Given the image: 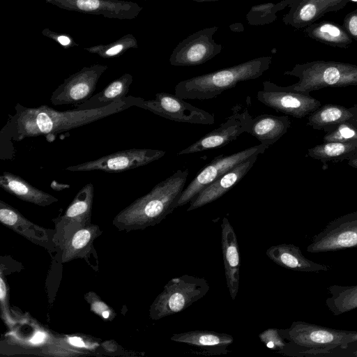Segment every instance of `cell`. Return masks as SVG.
I'll return each mask as SVG.
<instances>
[{"label":"cell","mask_w":357,"mask_h":357,"mask_svg":"<svg viewBox=\"0 0 357 357\" xmlns=\"http://www.w3.org/2000/svg\"><path fill=\"white\" fill-rule=\"evenodd\" d=\"M251 117L248 109L241 112L239 109L234 107L233 114L228 116L218 128L210 131L188 147L181 150L177 155L195 153L225 146L236 140L243 132H247Z\"/></svg>","instance_id":"obj_14"},{"label":"cell","mask_w":357,"mask_h":357,"mask_svg":"<svg viewBox=\"0 0 357 357\" xmlns=\"http://www.w3.org/2000/svg\"><path fill=\"white\" fill-rule=\"evenodd\" d=\"M102 315L105 319H107L109 317V314L108 311H103L102 312Z\"/></svg>","instance_id":"obj_41"},{"label":"cell","mask_w":357,"mask_h":357,"mask_svg":"<svg viewBox=\"0 0 357 357\" xmlns=\"http://www.w3.org/2000/svg\"><path fill=\"white\" fill-rule=\"evenodd\" d=\"M307 155L326 164L349 160L357 155V140L324 142L309 149Z\"/></svg>","instance_id":"obj_24"},{"label":"cell","mask_w":357,"mask_h":357,"mask_svg":"<svg viewBox=\"0 0 357 357\" xmlns=\"http://www.w3.org/2000/svg\"><path fill=\"white\" fill-rule=\"evenodd\" d=\"M286 340L280 354L289 356H337L357 341L356 331L322 326L305 321H294L289 328L279 329Z\"/></svg>","instance_id":"obj_3"},{"label":"cell","mask_w":357,"mask_h":357,"mask_svg":"<svg viewBox=\"0 0 357 357\" xmlns=\"http://www.w3.org/2000/svg\"><path fill=\"white\" fill-rule=\"evenodd\" d=\"M350 1V0H349ZM351 1H356L357 2V0H351Z\"/></svg>","instance_id":"obj_44"},{"label":"cell","mask_w":357,"mask_h":357,"mask_svg":"<svg viewBox=\"0 0 357 357\" xmlns=\"http://www.w3.org/2000/svg\"><path fill=\"white\" fill-rule=\"evenodd\" d=\"M268 148V146L260 144L230 155H220L215 157L184 188L178 201L177 206H182L190 202L210 183L252 155L264 153Z\"/></svg>","instance_id":"obj_9"},{"label":"cell","mask_w":357,"mask_h":357,"mask_svg":"<svg viewBox=\"0 0 357 357\" xmlns=\"http://www.w3.org/2000/svg\"><path fill=\"white\" fill-rule=\"evenodd\" d=\"M217 26L208 27L190 34L174 49L169 57L170 64L175 66L201 65L218 55L222 45L213 36Z\"/></svg>","instance_id":"obj_12"},{"label":"cell","mask_w":357,"mask_h":357,"mask_svg":"<svg viewBox=\"0 0 357 357\" xmlns=\"http://www.w3.org/2000/svg\"><path fill=\"white\" fill-rule=\"evenodd\" d=\"M220 227L226 284L231 298L234 301L239 288V247L236 232L226 217L222 219Z\"/></svg>","instance_id":"obj_17"},{"label":"cell","mask_w":357,"mask_h":357,"mask_svg":"<svg viewBox=\"0 0 357 357\" xmlns=\"http://www.w3.org/2000/svg\"><path fill=\"white\" fill-rule=\"evenodd\" d=\"M0 220L3 224L12 227L31 225L16 209L1 200L0 201Z\"/></svg>","instance_id":"obj_31"},{"label":"cell","mask_w":357,"mask_h":357,"mask_svg":"<svg viewBox=\"0 0 357 357\" xmlns=\"http://www.w3.org/2000/svg\"><path fill=\"white\" fill-rule=\"evenodd\" d=\"M357 140V121L345 122L337 125L324 136V142H344Z\"/></svg>","instance_id":"obj_30"},{"label":"cell","mask_w":357,"mask_h":357,"mask_svg":"<svg viewBox=\"0 0 357 357\" xmlns=\"http://www.w3.org/2000/svg\"><path fill=\"white\" fill-rule=\"evenodd\" d=\"M188 174L187 169L177 170L123 209L116 216L114 224L136 229L160 223L178 207Z\"/></svg>","instance_id":"obj_2"},{"label":"cell","mask_w":357,"mask_h":357,"mask_svg":"<svg viewBox=\"0 0 357 357\" xmlns=\"http://www.w3.org/2000/svg\"><path fill=\"white\" fill-rule=\"evenodd\" d=\"M0 187L17 198L41 206L58 202V199L44 192L22 178L9 172L0 176Z\"/></svg>","instance_id":"obj_21"},{"label":"cell","mask_w":357,"mask_h":357,"mask_svg":"<svg viewBox=\"0 0 357 357\" xmlns=\"http://www.w3.org/2000/svg\"><path fill=\"white\" fill-rule=\"evenodd\" d=\"M259 338L268 348L280 353L286 344V340L278 328H268L259 335Z\"/></svg>","instance_id":"obj_33"},{"label":"cell","mask_w":357,"mask_h":357,"mask_svg":"<svg viewBox=\"0 0 357 357\" xmlns=\"http://www.w3.org/2000/svg\"><path fill=\"white\" fill-rule=\"evenodd\" d=\"M284 75L294 76L298 81L291 89L310 93L327 87L357 86V65L326 61H314L296 64Z\"/></svg>","instance_id":"obj_5"},{"label":"cell","mask_w":357,"mask_h":357,"mask_svg":"<svg viewBox=\"0 0 357 357\" xmlns=\"http://www.w3.org/2000/svg\"><path fill=\"white\" fill-rule=\"evenodd\" d=\"M93 233L92 229H82L77 231L72 237L68 245L67 257H71L78 251L84 248L92 241Z\"/></svg>","instance_id":"obj_32"},{"label":"cell","mask_w":357,"mask_h":357,"mask_svg":"<svg viewBox=\"0 0 357 357\" xmlns=\"http://www.w3.org/2000/svg\"><path fill=\"white\" fill-rule=\"evenodd\" d=\"M349 0H293L283 22L296 29H303L326 13L344 8Z\"/></svg>","instance_id":"obj_15"},{"label":"cell","mask_w":357,"mask_h":357,"mask_svg":"<svg viewBox=\"0 0 357 357\" xmlns=\"http://www.w3.org/2000/svg\"><path fill=\"white\" fill-rule=\"evenodd\" d=\"M50 186H51V188L53 190H56V191H61V190H63L64 189L70 188V185L66 184V183H59V182H58L56 181H54V180L52 181V183L50 184Z\"/></svg>","instance_id":"obj_36"},{"label":"cell","mask_w":357,"mask_h":357,"mask_svg":"<svg viewBox=\"0 0 357 357\" xmlns=\"http://www.w3.org/2000/svg\"><path fill=\"white\" fill-rule=\"evenodd\" d=\"M342 27L352 39L357 41V8L344 17Z\"/></svg>","instance_id":"obj_34"},{"label":"cell","mask_w":357,"mask_h":357,"mask_svg":"<svg viewBox=\"0 0 357 357\" xmlns=\"http://www.w3.org/2000/svg\"><path fill=\"white\" fill-rule=\"evenodd\" d=\"M170 340L200 349L208 355L227 354L234 342V337L227 333L206 330H195L173 334Z\"/></svg>","instance_id":"obj_18"},{"label":"cell","mask_w":357,"mask_h":357,"mask_svg":"<svg viewBox=\"0 0 357 357\" xmlns=\"http://www.w3.org/2000/svg\"><path fill=\"white\" fill-rule=\"evenodd\" d=\"M93 195L94 188L92 183H89L83 186L61 217L62 222L83 224L89 220L91 216Z\"/></svg>","instance_id":"obj_28"},{"label":"cell","mask_w":357,"mask_h":357,"mask_svg":"<svg viewBox=\"0 0 357 357\" xmlns=\"http://www.w3.org/2000/svg\"><path fill=\"white\" fill-rule=\"evenodd\" d=\"M259 154H255L210 183L190 202L187 211L210 204L234 187L250 171Z\"/></svg>","instance_id":"obj_16"},{"label":"cell","mask_w":357,"mask_h":357,"mask_svg":"<svg viewBox=\"0 0 357 357\" xmlns=\"http://www.w3.org/2000/svg\"><path fill=\"white\" fill-rule=\"evenodd\" d=\"M351 356H356L357 357V347L354 349V351L351 353Z\"/></svg>","instance_id":"obj_43"},{"label":"cell","mask_w":357,"mask_h":357,"mask_svg":"<svg viewBox=\"0 0 357 357\" xmlns=\"http://www.w3.org/2000/svg\"><path fill=\"white\" fill-rule=\"evenodd\" d=\"M69 342L74 346L76 347H84V343L79 337H73L69 339Z\"/></svg>","instance_id":"obj_38"},{"label":"cell","mask_w":357,"mask_h":357,"mask_svg":"<svg viewBox=\"0 0 357 357\" xmlns=\"http://www.w3.org/2000/svg\"><path fill=\"white\" fill-rule=\"evenodd\" d=\"M162 150L132 148L112 153L101 158L66 168L71 172L100 170L119 173L146 165L165 155Z\"/></svg>","instance_id":"obj_10"},{"label":"cell","mask_w":357,"mask_h":357,"mask_svg":"<svg viewBox=\"0 0 357 357\" xmlns=\"http://www.w3.org/2000/svg\"><path fill=\"white\" fill-rule=\"evenodd\" d=\"M45 338V334L42 332H38L33 337L31 342L33 344L41 343Z\"/></svg>","instance_id":"obj_37"},{"label":"cell","mask_w":357,"mask_h":357,"mask_svg":"<svg viewBox=\"0 0 357 357\" xmlns=\"http://www.w3.org/2000/svg\"><path fill=\"white\" fill-rule=\"evenodd\" d=\"M290 126L287 115L263 114L250 119L247 132L269 147L287 132Z\"/></svg>","instance_id":"obj_20"},{"label":"cell","mask_w":357,"mask_h":357,"mask_svg":"<svg viewBox=\"0 0 357 357\" xmlns=\"http://www.w3.org/2000/svg\"><path fill=\"white\" fill-rule=\"evenodd\" d=\"M357 248V211L331 221L312 238L307 251L312 253Z\"/></svg>","instance_id":"obj_11"},{"label":"cell","mask_w":357,"mask_h":357,"mask_svg":"<svg viewBox=\"0 0 357 357\" xmlns=\"http://www.w3.org/2000/svg\"><path fill=\"white\" fill-rule=\"evenodd\" d=\"M192 1L198 2V3H202V2L213 1H217V0H192Z\"/></svg>","instance_id":"obj_42"},{"label":"cell","mask_w":357,"mask_h":357,"mask_svg":"<svg viewBox=\"0 0 357 357\" xmlns=\"http://www.w3.org/2000/svg\"><path fill=\"white\" fill-rule=\"evenodd\" d=\"M135 107L149 110L171 121L193 124L212 125L215 116L167 92L155 94L151 100L138 97Z\"/></svg>","instance_id":"obj_7"},{"label":"cell","mask_w":357,"mask_h":357,"mask_svg":"<svg viewBox=\"0 0 357 357\" xmlns=\"http://www.w3.org/2000/svg\"><path fill=\"white\" fill-rule=\"evenodd\" d=\"M307 125L312 129L330 131L339 124L357 121V105L352 107L327 103L321 105L307 117Z\"/></svg>","instance_id":"obj_22"},{"label":"cell","mask_w":357,"mask_h":357,"mask_svg":"<svg viewBox=\"0 0 357 357\" xmlns=\"http://www.w3.org/2000/svg\"><path fill=\"white\" fill-rule=\"evenodd\" d=\"M262 84L264 90L257 92V100L287 116L301 119L321 106V102L310 93L294 91L288 86H278L270 81H264Z\"/></svg>","instance_id":"obj_8"},{"label":"cell","mask_w":357,"mask_h":357,"mask_svg":"<svg viewBox=\"0 0 357 357\" xmlns=\"http://www.w3.org/2000/svg\"><path fill=\"white\" fill-rule=\"evenodd\" d=\"M293 0H283L277 3H267L253 6L248 13L246 17L250 25H264L273 22L276 13L289 7Z\"/></svg>","instance_id":"obj_29"},{"label":"cell","mask_w":357,"mask_h":357,"mask_svg":"<svg viewBox=\"0 0 357 357\" xmlns=\"http://www.w3.org/2000/svg\"><path fill=\"white\" fill-rule=\"evenodd\" d=\"M271 61V56H261L183 80L176 85L175 95L190 100L214 98L238 82L261 77L269 68Z\"/></svg>","instance_id":"obj_4"},{"label":"cell","mask_w":357,"mask_h":357,"mask_svg":"<svg viewBox=\"0 0 357 357\" xmlns=\"http://www.w3.org/2000/svg\"><path fill=\"white\" fill-rule=\"evenodd\" d=\"M347 163L350 167L357 169V155L348 160Z\"/></svg>","instance_id":"obj_40"},{"label":"cell","mask_w":357,"mask_h":357,"mask_svg":"<svg viewBox=\"0 0 357 357\" xmlns=\"http://www.w3.org/2000/svg\"><path fill=\"white\" fill-rule=\"evenodd\" d=\"M210 286L204 278L184 274L171 279L150 308V317L157 320L181 312L202 298Z\"/></svg>","instance_id":"obj_6"},{"label":"cell","mask_w":357,"mask_h":357,"mask_svg":"<svg viewBox=\"0 0 357 357\" xmlns=\"http://www.w3.org/2000/svg\"><path fill=\"white\" fill-rule=\"evenodd\" d=\"M330 296L326 305L335 316L349 312L357 308V284H333L328 288Z\"/></svg>","instance_id":"obj_27"},{"label":"cell","mask_w":357,"mask_h":357,"mask_svg":"<svg viewBox=\"0 0 357 357\" xmlns=\"http://www.w3.org/2000/svg\"><path fill=\"white\" fill-rule=\"evenodd\" d=\"M123 45L122 44H117L114 46L107 49L102 54V56H113L119 54L123 50Z\"/></svg>","instance_id":"obj_35"},{"label":"cell","mask_w":357,"mask_h":357,"mask_svg":"<svg viewBox=\"0 0 357 357\" xmlns=\"http://www.w3.org/2000/svg\"><path fill=\"white\" fill-rule=\"evenodd\" d=\"M132 76L125 73L111 82L102 91L82 104L73 107L76 110L96 109L106 107L126 96L132 83Z\"/></svg>","instance_id":"obj_23"},{"label":"cell","mask_w":357,"mask_h":357,"mask_svg":"<svg viewBox=\"0 0 357 357\" xmlns=\"http://www.w3.org/2000/svg\"><path fill=\"white\" fill-rule=\"evenodd\" d=\"M57 40L63 46H66L70 43V38L65 36H59Z\"/></svg>","instance_id":"obj_39"},{"label":"cell","mask_w":357,"mask_h":357,"mask_svg":"<svg viewBox=\"0 0 357 357\" xmlns=\"http://www.w3.org/2000/svg\"><path fill=\"white\" fill-rule=\"evenodd\" d=\"M305 32L310 38L333 47L346 48L353 41L342 26L331 22H314L305 28Z\"/></svg>","instance_id":"obj_25"},{"label":"cell","mask_w":357,"mask_h":357,"mask_svg":"<svg viewBox=\"0 0 357 357\" xmlns=\"http://www.w3.org/2000/svg\"><path fill=\"white\" fill-rule=\"evenodd\" d=\"M107 68L106 66L96 64L84 67L71 75L52 93V104L74 107L86 101L92 96L100 76Z\"/></svg>","instance_id":"obj_13"},{"label":"cell","mask_w":357,"mask_h":357,"mask_svg":"<svg viewBox=\"0 0 357 357\" xmlns=\"http://www.w3.org/2000/svg\"><path fill=\"white\" fill-rule=\"evenodd\" d=\"M56 1L58 6L66 8L68 9H73L86 13H94L105 14L107 16L106 12L108 13L109 17H115L112 11L118 17H128L126 15L123 14V11L128 13V7H132L135 4L131 6L129 3L123 2L119 4L117 2H113L106 0H52Z\"/></svg>","instance_id":"obj_26"},{"label":"cell","mask_w":357,"mask_h":357,"mask_svg":"<svg viewBox=\"0 0 357 357\" xmlns=\"http://www.w3.org/2000/svg\"><path fill=\"white\" fill-rule=\"evenodd\" d=\"M138 97L125 96L112 104L96 109L58 111L43 105L26 107L20 103L15 106V113L9 114L0 131V158H13V144L25 138L43 136L49 142L64 132L81 127L135 106Z\"/></svg>","instance_id":"obj_1"},{"label":"cell","mask_w":357,"mask_h":357,"mask_svg":"<svg viewBox=\"0 0 357 357\" xmlns=\"http://www.w3.org/2000/svg\"><path fill=\"white\" fill-rule=\"evenodd\" d=\"M266 255L276 264L293 271L317 273L331 268L329 266L307 259L303 255L299 247L293 244L272 245L266 250Z\"/></svg>","instance_id":"obj_19"}]
</instances>
